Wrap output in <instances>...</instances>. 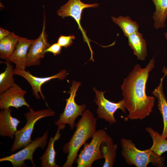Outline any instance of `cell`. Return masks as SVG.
I'll return each mask as SVG.
<instances>
[{
    "instance_id": "6da1fadb",
    "label": "cell",
    "mask_w": 167,
    "mask_h": 167,
    "mask_svg": "<svg viewBox=\"0 0 167 167\" xmlns=\"http://www.w3.org/2000/svg\"><path fill=\"white\" fill-rule=\"evenodd\" d=\"M155 62L153 57L144 68L139 64L135 65L123 80L121 86L123 96L122 100L129 112L124 118L126 121L143 119L152 111L155 98L147 96L146 89L149 73L154 67Z\"/></svg>"
},
{
    "instance_id": "7a4b0ae2",
    "label": "cell",
    "mask_w": 167,
    "mask_h": 167,
    "mask_svg": "<svg viewBox=\"0 0 167 167\" xmlns=\"http://www.w3.org/2000/svg\"><path fill=\"white\" fill-rule=\"evenodd\" d=\"M97 119L89 110L84 111L80 119L75 124L76 129L72 137L62 148L63 152L68 154L63 167H71L78 156L80 147L96 131Z\"/></svg>"
},
{
    "instance_id": "3957f363",
    "label": "cell",
    "mask_w": 167,
    "mask_h": 167,
    "mask_svg": "<svg viewBox=\"0 0 167 167\" xmlns=\"http://www.w3.org/2000/svg\"><path fill=\"white\" fill-rule=\"evenodd\" d=\"M120 142L121 154L127 164L137 167H146L152 163L156 167H165V158L156 154L150 148L139 150L131 140L127 139L122 138Z\"/></svg>"
},
{
    "instance_id": "277c9868",
    "label": "cell",
    "mask_w": 167,
    "mask_h": 167,
    "mask_svg": "<svg viewBox=\"0 0 167 167\" xmlns=\"http://www.w3.org/2000/svg\"><path fill=\"white\" fill-rule=\"evenodd\" d=\"M29 111L24 114L26 120L25 126L20 130L17 131L15 135V140L10 152H13L27 146L32 140L31 137L35 125L37 122L45 117H53L55 112L51 109L35 111L29 108Z\"/></svg>"
},
{
    "instance_id": "5b68a950",
    "label": "cell",
    "mask_w": 167,
    "mask_h": 167,
    "mask_svg": "<svg viewBox=\"0 0 167 167\" xmlns=\"http://www.w3.org/2000/svg\"><path fill=\"white\" fill-rule=\"evenodd\" d=\"M81 85L79 82L73 80L69 92V97L66 100V106L63 112L59 116L58 120L55 121L58 128L63 130L66 124L69 125L70 129L73 130L75 126V121L79 115H82L86 109L85 104L77 105L75 101V97L78 87Z\"/></svg>"
},
{
    "instance_id": "8992f818",
    "label": "cell",
    "mask_w": 167,
    "mask_h": 167,
    "mask_svg": "<svg viewBox=\"0 0 167 167\" xmlns=\"http://www.w3.org/2000/svg\"><path fill=\"white\" fill-rule=\"evenodd\" d=\"M107 135L104 129L96 131L91 142L84 144V149L80 151L78 158L75 160L77 167H91L95 161L103 158L100 147Z\"/></svg>"
},
{
    "instance_id": "52a82bcc",
    "label": "cell",
    "mask_w": 167,
    "mask_h": 167,
    "mask_svg": "<svg viewBox=\"0 0 167 167\" xmlns=\"http://www.w3.org/2000/svg\"><path fill=\"white\" fill-rule=\"evenodd\" d=\"M48 131H46L41 137H37L27 146L17 152L10 156L0 159V162L8 161L10 162L14 167H20L26 165L24 161L29 160L33 167L36 166L33 159L34 152L38 147L44 149L47 141Z\"/></svg>"
},
{
    "instance_id": "ba28073f",
    "label": "cell",
    "mask_w": 167,
    "mask_h": 167,
    "mask_svg": "<svg viewBox=\"0 0 167 167\" xmlns=\"http://www.w3.org/2000/svg\"><path fill=\"white\" fill-rule=\"evenodd\" d=\"M96 93V98L94 101L98 106L97 109L98 118L104 119L109 122L110 125L115 123L117 120L114 116L115 112L120 109L124 113L126 112V109L124 106L122 100L118 102H111L105 97L104 93L105 91H100L96 88L93 89Z\"/></svg>"
},
{
    "instance_id": "9c48e42d",
    "label": "cell",
    "mask_w": 167,
    "mask_h": 167,
    "mask_svg": "<svg viewBox=\"0 0 167 167\" xmlns=\"http://www.w3.org/2000/svg\"><path fill=\"white\" fill-rule=\"evenodd\" d=\"M99 4H86L80 0H69L67 2L62 6L57 11L58 16L62 19L67 17H71L76 21L79 27L78 28L81 31L84 42H86L88 45L91 54H92L89 44V40L86 35V32L82 27L81 24V15L83 11L86 8H95L98 6Z\"/></svg>"
},
{
    "instance_id": "30bf717a",
    "label": "cell",
    "mask_w": 167,
    "mask_h": 167,
    "mask_svg": "<svg viewBox=\"0 0 167 167\" xmlns=\"http://www.w3.org/2000/svg\"><path fill=\"white\" fill-rule=\"evenodd\" d=\"M43 24L41 33L37 39L34 40L28 51L26 61L27 67L39 65L45 54V50L50 45L48 42V35L45 31L44 12Z\"/></svg>"
},
{
    "instance_id": "8fae6325",
    "label": "cell",
    "mask_w": 167,
    "mask_h": 167,
    "mask_svg": "<svg viewBox=\"0 0 167 167\" xmlns=\"http://www.w3.org/2000/svg\"><path fill=\"white\" fill-rule=\"evenodd\" d=\"M14 75L21 76L26 80L31 85L32 90V93L37 99L40 98V93L42 99L45 100V96L41 90L42 85L45 83L50 80L58 78L59 79L63 80L67 76V71L64 69L62 70L58 73L53 75L43 77H37L31 74L28 71L14 69Z\"/></svg>"
},
{
    "instance_id": "7c38bea8",
    "label": "cell",
    "mask_w": 167,
    "mask_h": 167,
    "mask_svg": "<svg viewBox=\"0 0 167 167\" xmlns=\"http://www.w3.org/2000/svg\"><path fill=\"white\" fill-rule=\"evenodd\" d=\"M27 91L16 84L0 94V108L1 109L14 107L16 109L26 106L29 109L30 106L26 102L24 96Z\"/></svg>"
},
{
    "instance_id": "4fadbf2b",
    "label": "cell",
    "mask_w": 167,
    "mask_h": 167,
    "mask_svg": "<svg viewBox=\"0 0 167 167\" xmlns=\"http://www.w3.org/2000/svg\"><path fill=\"white\" fill-rule=\"evenodd\" d=\"M34 40L20 37L13 52L6 61L14 63L16 69L25 70L28 52Z\"/></svg>"
},
{
    "instance_id": "5bb4252c",
    "label": "cell",
    "mask_w": 167,
    "mask_h": 167,
    "mask_svg": "<svg viewBox=\"0 0 167 167\" xmlns=\"http://www.w3.org/2000/svg\"><path fill=\"white\" fill-rule=\"evenodd\" d=\"M12 110L9 108L1 109L0 112V135L13 139L15 137L17 127L20 121L12 117L11 114Z\"/></svg>"
},
{
    "instance_id": "9a60e30c",
    "label": "cell",
    "mask_w": 167,
    "mask_h": 167,
    "mask_svg": "<svg viewBox=\"0 0 167 167\" xmlns=\"http://www.w3.org/2000/svg\"><path fill=\"white\" fill-rule=\"evenodd\" d=\"M165 75L161 78L159 85L152 91V94L158 100V107L163 118L164 127L162 136L167 139V101L165 98L163 88V81Z\"/></svg>"
},
{
    "instance_id": "2e32d148",
    "label": "cell",
    "mask_w": 167,
    "mask_h": 167,
    "mask_svg": "<svg viewBox=\"0 0 167 167\" xmlns=\"http://www.w3.org/2000/svg\"><path fill=\"white\" fill-rule=\"evenodd\" d=\"M128 45L138 60L144 61L147 56V44L141 33L138 31L128 37Z\"/></svg>"
},
{
    "instance_id": "e0dca14e",
    "label": "cell",
    "mask_w": 167,
    "mask_h": 167,
    "mask_svg": "<svg viewBox=\"0 0 167 167\" xmlns=\"http://www.w3.org/2000/svg\"><path fill=\"white\" fill-rule=\"evenodd\" d=\"M117 144H113V139L107 135L103 141L100 150L105 159L103 167H112L116 160Z\"/></svg>"
},
{
    "instance_id": "ac0fdd59",
    "label": "cell",
    "mask_w": 167,
    "mask_h": 167,
    "mask_svg": "<svg viewBox=\"0 0 167 167\" xmlns=\"http://www.w3.org/2000/svg\"><path fill=\"white\" fill-rule=\"evenodd\" d=\"M61 129L58 128L54 137H50L48 147L43 155L39 158L41 160V167H59L55 162L56 152L54 148L55 141L58 140L61 136Z\"/></svg>"
},
{
    "instance_id": "d6986e66",
    "label": "cell",
    "mask_w": 167,
    "mask_h": 167,
    "mask_svg": "<svg viewBox=\"0 0 167 167\" xmlns=\"http://www.w3.org/2000/svg\"><path fill=\"white\" fill-rule=\"evenodd\" d=\"M155 6L152 19L154 20V26L156 29L165 26L167 17V0H152Z\"/></svg>"
},
{
    "instance_id": "ffe728a7",
    "label": "cell",
    "mask_w": 167,
    "mask_h": 167,
    "mask_svg": "<svg viewBox=\"0 0 167 167\" xmlns=\"http://www.w3.org/2000/svg\"><path fill=\"white\" fill-rule=\"evenodd\" d=\"M19 36L11 32L6 37L0 40V57L6 60L12 55L19 41Z\"/></svg>"
},
{
    "instance_id": "44dd1931",
    "label": "cell",
    "mask_w": 167,
    "mask_h": 167,
    "mask_svg": "<svg viewBox=\"0 0 167 167\" xmlns=\"http://www.w3.org/2000/svg\"><path fill=\"white\" fill-rule=\"evenodd\" d=\"M146 131L151 137L153 144L150 148L155 153L161 156L162 153L167 152V140L162 136L161 135L151 127H147Z\"/></svg>"
},
{
    "instance_id": "7402d4cb",
    "label": "cell",
    "mask_w": 167,
    "mask_h": 167,
    "mask_svg": "<svg viewBox=\"0 0 167 167\" xmlns=\"http://www.w3.org/2000/svg\"><path fill=\"white\" fill-rule=\"evenodd\" d=\"M111 19L113 21L120 27L126 37L138 31L139 25L128 16H120L118 18L112 16Z\"/></svg>"
},
{
    "instance_id": "603a6c76",
    "label": "cell",
    "mask_w": 167,
    "mask_h": 167,
    "mask_svg": "<svg viewBox=\"0 0 167 167\" xmlns=\"http://www.w3.org/2000/svg\"><path fill=\"white\" fill-rule=\"evenodd\" d=\"M4 63L6 67L5 71L0 74V94L13 86L15 83L13 77L14 70L10 62L6 61Z\"/></svg>"
},
{
    "instance_id": "cb8c5ba5",
    "label": "cell",
    "mask_w": 167,
    "mask_h": 167,
    "mask_svg": "<svg viewBox=\"0 0 167 167\" xmlns=\"http://www.w3.org/2000/svg\"><path fill=\"white\" fill-rule=\"evenodd\" d=\"M75 38L74 35L64 36L61 35L58 38L57 42L62 47L67 48L71 46Z\"/></svg>"
},
{
    "instance_id": "d4e9b609",
    "label": "cell",
    "mask_w": 167,
    "mask_h": 167,
    "mask_svg": "<svg viewBox=\"0 0 167 167\" xmlns=\"http://www.w3.org/2000/svg\"><path fill=\"white\" fill-rule=\"evenodd\" d=\"M62 47L57 42L50 45L45 51V53L50 52L54 56L59 54L61 52Z\"/></svg>"
},
{
    "instance_id": "484cf974",
    "label": "cell",
    "mask_w": 167,
    "mask_h": 167,
    "mask_svg": "<svg viewBox=\"0 0 167 167\" xmlns=\"http://www.w3.org/2000/svg\"><path fill=\"white\" fill-rule=\"evenodd\" d=\"M8 31L0 27V40L7 36L11 33Z\"/></svg>"
},
{
    "instance_id": "4316f807",
    "label": "cell",
    "mask_w": 167,
    "mask_h": 167,
    "mask_svg": "<svg viewBox=\"0 0 167 167\" xmlns=\"http://www.w3.org/2000/svg\"><path fill=\"white\" fill-rule=\"evenodd\" d=\"M162 72L165 74L167 75V68L165 66H163L162 70Z\"/></svg>"
},
{
    "instance_id": "83f0119b",
    "label": "cell",
    "mask_w": 167,
    "mask_h": 167,
    "mask_svg": "<svg viewBox=\"0 0 167 167\" xmlns=\"http://www.w3.org/2000/svg\"><path fill=\"white\" fill-rule=\"evenodd\" d=\"M165 36L166 39L167 40V32H166L165 33Z\"/></svg>"
}]
</instances>
